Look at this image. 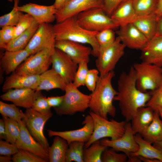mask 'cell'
<instances>
[{
  "label": "cell",
  "instance_id": "cell-1",
  "mask_svg": "<svg viewBox=\"0 0 162 162\" xmlns=\"http://www.w3.org/2000/svg\"><path fill=\"white\" fill-rule=\"evenodd\" d=\"M118 91L114 100L118 102L121 113L126 122L133 118L138 110L146 106L150 99V92L139 90L136 85V75L133 66L128 72H123L118 81Z\"/></svg>",
  "mask_w": 162,
  "mask_h": 162
},
{
  "label": "cell",
  "instance_id": "cell-2",
  "mask_svg": "<svg viewBox=\"0 0 162 162\" xmlns=\"http://www.w3.org/2000/svg\"><path fill=\"white\" fill-rule=\"evenodd\" d=\"M115 75L114 72L112 71L100 76L95 89L90 94L88 107L90 111L106 119L108 115L114 117L116 113L113 102L117 91L112 84Z\"/></svg>",
  "mask_w": 162,
  "mask_h": 162
},
{
  "label": "cell",
  "instance_id": "cell-3",
  "mask_svg": "<svg viewBox=\"0 0 162 162\" xmlns=\"http://www.w3.org/2000/svg\"><path fill=\"white\" fill-rule=\"evenodd\" d=\"M56 40H68L90 45L92 55L97 57L99 46L96 40L97 32L91 31L82 27L77 21L76 16L69 17L53 26Z\"/></svg>",
  "mask_w": 162,
  "mask_h": 162
},
{
  "label": "cell",
  "instance_id": "cell-4",
  "mask_svg": "<svg viewBox=\"0 0 162 162\" xmlns=\"http://www.w3.org/2000/svg\"><path fill=\"white\" fill-rule=\"evenodd\" d=\"M94 122L93 134L89 140L85 143L84 148L89 146L94 142L100 140L110 137L111 140L119 138L124 134L126 122H118L113 119L109 120L90 111Z\"/></svg>",
  "mask_w": 162,
  "mask_h": 162
},
{
  "label": "cell",
  "instance_id": "cell-5",
  "mask_svg": "<svg viewBox=\"0 0 162 162\" xmlns=\"http://www.w3.org/2000/svg\"><path fill=\"white\" fill-rule=\"evenodd\" d=\"M64 91L62 104L54 108L59 116H73L77 112H83L88 108L90 95L80 92L73 82L67 84Z\"/></svg>",
  "mask_w": 162,
  "mask_h": 162
},
{
  "label": "cell",
  "instance_id": "cell-6",
  "mask_svg": "<svg viewBox=\"0 0 162 162\" xmlns=\"http://www.w3.org/2000/svg\"><path fill=\"white\" fill-rule=\"evenodd\" d=\"M78 23L88 31L99 32L104 29H115L119 27L118 23L108 15L103 8H93L76 15Z\"/></svg>",
  "mask_w": 162,
  "mask_h": 162
},
{
  "label": "cell",
  "instance_id": "cell-7",
  "mask_svg": "<svg viewBox=\"0 0 162 162\" xmlns=\"http://www.w3.org/2000/svg\"><path fill=\"white\" fill-rule=\"evenodd\" d=\"M133 67L136 73V87L142 92L153 91L162 81V67L143 62L135 63Z\"/></svg>",
  "mask_w": 162,
  "mask_h": 162
},
{
  "label": "cell",
  "instance_id": "cell-8",
  "mask_svg": "<svg viewBox=\"0 0 162 162\" xmlns=\"http://www.w3.org/2000/svg\"><path fill=\"white\" fill-rule=\"evenodd\" d=\"M126 47L117 36L112 44L99 49L95 64L100 76L113 71L117 63L124 55Z\"/></svg>",
  "mask_w": 162,
  "mask_h": 162
},
{
  "label": "cell",
  "instance_id": "cell-9",
  "mask_svg": "<svg viewBox=\"0 0 162 162\" xmlns=\"http://www.w3.org/2000/svg\"><path fill=\"white\" fill-rule=\"evenodd\" d=\"M55 48L46 49L31 55L17 68L15 72L21 75L42 74L52 64L51 56Z\"/></svg>",
  "mask_w": 162,
  "mask_h": 162
},
{
  "label": "cell",
  "instance_id": "cell-10",
  "mask_svg": "<svg viewBox=\"0 0 162 162\" xmlns=\"http://www.w3.org/2000/svg\"><path fill=\"white\" fill-rule=\"evenodd\" d=\"M24 114L25 116L22 121L29 132L48 151L50 146L44 135L43 130L46 122L52 116V113L43 114L30 108L26 109Z\"/></svg>",
  "mask_w": 162,
  "mask_h": 162
},
{
  "label": "cell",
  "instance_id": "cell-11",
  "mask_svg": "<svg viewBox=\"0 0 162 162\" xmlns=\"http://www.w3.org/2000/svg\"><path fill=\"white\" fill-rule=\"evenodd\" d=\"M56 41L53 26L50 23L39 25L25 49L31 55L46 49H54Z\"/></svg>",
  "mask_w": 162,
  "mask_h": 162
},
{
  "label": "cell",
  "instance_id": "cell-12",
  "mask_svg": "<svg viewBox=\"0 0 162 162\" xmlns=\"http://www.w3.org/2000/svg\"><path fill=\"white\" fill-rule=\"evenodd\" d=\"M52 68L67 84L73 82L78 64L65 53L55 48L51 56Z\"/></svg>",
  "mask_w": 162,
  "mask_h": 162
},
{
  "label": "cell",
  "instance_id": "cell-13",
  "mask_svg": "<svg viewBox=\"0 0 162 162\" xmlns=\"http://www.w3.org/2000/svg\"><path fill=\"white\" fill-rule=\"evenodd\" d=\"M135 135L131 123L126 122L124 133L120 137L115 140L105 138L100 141L103 145L110 147L116 152H122L128 157L131 153L137 152L139 148Z\"/></svg>",
  "mask_w": 162,
  "mask_h": 162
},
{
  "label": "cell",
  "instance_id": "cell-14",
  "mask_svg": "<svg viewBox=\"0 0 162 162\" xmlns=\"http://www.w3.org/2000/svg\"><path fill=\"white\" fill-rule=\"evenodd\" d=\"M104 0H71L61 8L56 14V23L61 22L80 13L94 8L104 9Z\"/></svg>",
  "mask_w": 162,
  "mask_h": 162
},
{
  "label": "cell",
  "instance_id": "cell-15",
  "mask_svg": "<svg viewBox=\"0 0 162 162\" xmlns=\"http://www.w3.org/2000/svg\"><path fill=\"white\" fill-rule=\"evenodd\" d=\"M83 126L78 129L58 131L47 130L48 135L50 137L58 136L65 140L69 144L74 141L87 142L93 134L94 124L92 116L89 114L85 117L82 122Z\"/></svg>",
  "mask_w": 162,
  "mask_h": 162
},
{
  "label": "cell",
  "instance_id": "cell-16",
  "mask_svg": "<svg viewBox=\"0 0 162 162\" xmlns=\"http://www.w3.org/2000/svg\"><path fill=\"white\" fill-rule=\"evenodd\" d=\"M116 32L121 42L128 48L141 50L149 40L132 23L121 26Z\"/></svg>",
  "mask_w": 162,
  "mask_h": 162
},
{
  "label": "cell",
  "instance_id": "cell-17",
  "mask_svg": "<svg viewBox=\"0 0 162 162\" xmlns=\"http://www.w3.org/2000/svg\"><path fill=\"white\" fill-rule=\"evenodd\" d=\"M55 47L67 54L78 64L85 62L88 63L92 49L82 44L68 40H56Z\"/></svg>",
  "mask_w": 162,
  "mask_h": 162
},
{
  "label": "cell",
  "instance_id": "cell-18",
  "mask_svg": "<svg viewBox=\"0 0 162 162\" xmlns=\"http://www.w3.org/2000/svg\"><path fill=\"white\" fill-rule=\"evenodd\" d=\"M18 122L20 133L15 144L18 148L30 152L49 162L48 151L31 135L22 120Z\"/></svg>",
  "mask_w": 162,
  "mask_h": 162
},
{
  "label": "cell",
  "instance_id": "cell-19",
  "mask_svg": "<svg viewBox=\"0 0 162 162\" xmlns=\"http://www.w3.org/2000/svg\"><path fill=\"white\" fill-rule=\"evenodd\" d=\"M17 9L31 15L39 24L54 22L56 20V14L58 10L53 4L46 6L31 3L19 6Z\"/></svg>",
  "mask_w": 162,
  "mask_h": 162
},
{
  "label": "cell",
  "instance_id": "cell-20",
  "mask_svg": "<svg viewBox=\"0 0 162 162\" xmlns=\"http://www.w3.org/2000/svg\"><path fill=\"white\" fill-rule=\"evenodd\" d=\"M40 80V75H21L14 72L6 77L2 89L3 91H8L13 88H31L35 91Z\"/></svg>",
  "mask_w": 162,
  "mask_h": 162
},
{
  "label": "cell",
  "instance_id": "cell-21",
  "mask_svg": "<svg viewBox=\"0 0 162 162\" xmlns=\"http://www.w3.org/2000/svg\"><path fill=\"white\" fill-rule=\"evenodd\" d=\"M36 91L31 88L10 89L0 96L3 100L12 102L17 106L32 108L35 98Z\"/></svg>",
  "mask_w": 162,
  "mask_h": 162
},
{
  "label": "cell",
  "instance_id": "cell-22",
  "mask_svg": "<svg viewBox=\"0 0 162 162\" xmlns=\"http://www.w3.org/2000/svg\"><path fill=\"white\" fill-rule=\"evenodd\" d=\"M141 50L142 62L162 67V35L156 34Z\"/></svg>",
  "mask_w": 162,
  "mask_h": 162
},
{
  "label": "cell",
  "instance_id": "cell-23",
  "mask_svg": "<svg viewBox=\"0 0 162 162\" xmlns=\"http://www.w3.org/2000/svg\"><path fill=\"white\" fill-rule=\"evenodd\" d=\"M31 54L25 49L17 51L5 50L0 60L1 70L6 75L15 72Z\"/></svg>",
  "mask_w": 162,
  "mask_h": 162
},
{
  "label": "cell",
  "instance_id": "cell-24",
  "mask_svg": "<svg viewBox=\"0 0 162 162\" xmlns=\"http://www.w3.org/2000/svg\"><path fill=\"white\" fill-rule=\"evenodd\" d=\"M111 17L121 26L132 23L138 17L132 0H125L120 3L114 11Z\"/></svg>",
  "mask_w": 162,
  "mask_h": 162
},
{
  "label": "cell",
  "instance_id": "cell-25",
  "mask_svg": "<svg viewBox=\"0 0 162 162\" xmlns=\"http://www.w3.org/2000/svg\"><path fill=\"white\" fill-rule=\"evenodd\" d=\"M40 82L35 91H48L55 88L64 91L67 85L62 77L52 68L40 75Z\"/></svg>",
  "mask_w": 162,
  "mask_h": 162
},
{
  "label": "cell",
  "instance_id": "cell-26",
  "mask_svg": "<svg viewBox=\"0 0 162 162\" xmlns=\"http://www.w3.org/2000/svg\"><path fill=\"white\" fill-rule=\"evenodd\" d=\"M154 112L152 108L146 106L138 110L131 123L135 135L140 134L151 124L153 118Z\"/></svg>",
  "mask_w": 162,
  "mask_h": 162
},
{
  "label": "cell",
  "instance_id": "cell-27",
  "mask_svg": "<svg viewBox=\"0 0 162 162\" xmlns=\"http://www.w3.org/2000/svg\"><path fill=\"white\" fill-rule=\"evenodd\" d=\"M135 138L139 145V148L137 152L131 153L129 156H141L162 162V151L144 140L140 134H136L135 135Z\"/></svg>",
  "mask_w": 162,
  "mask_h": 162
},
{
  "label": "cell",
  "instance_id": "cell-28",
  "mask_svg": "<svg viewBox=\"0 0 162 162\" xmlns=\"http://www.w3.org/2000/svg\"><path fill=\"white\" fill-rule=\"evenodd\" d=\"M39 24L35 20L26 30L14 38L7 46L5 49L9 51H17L26 47L38 29Z\"/></svg>",
  "mask_w": 162,
  "mask_h": 162
},
{
  "label": "cell",
  "instance_id": "cell-29",
  "mask_svg": "<svg viewBox=\"0 0 162 162\" xmlns=\"http://www.w3.org/2000/svg\"><path fill=\"white\" fill-rule=\"evenodd\" d=\"M132 23L149 41L156 34L157 17L156 14L138 17Z\"/></svg>",
  "mask_w": 162,
  "mask_h": 162
},
{
  "label": "cell",
  "instance_id": "cell-30",
  "mask_svg": "<svg viewBox=\"0 0 162 162\" xmlns=\"http://www.w3.org/2000/svg\"><path fill=\"white\" fill-rule=\"evenodd\" d=\"M158 112H154L151 124L140 134L146 141L152 143L162 140V121Z\"/></svg>",
  "mask_w": 162,
  "mask_h": 162
},
{
  "label": "cell",
  "instance_id": "cell-31",
  "mask_svg": "<svg viewBox=\"0 0 162 162\" xmlns=\"http://www.w3.org/2000/svg\"><path fill=\"white\" fill-rule=\"evenodd\" d=\"M53 143L48 150L50 162H65L68 144L63 138L55 136Z\"/></svg>",
  "mask_w": 162,
  "mask_h": 162
},
{
  "label": "cell",
  "instance_id": "cell-32",
  "mask_svg": "<svg viewBox=\"0 0 162 162\" xmlns=\"http://www.w3.org/2000/svg\"><path fill=\"white\" fill-rule=\"evenodd\" d=\"M138 17H144L155 14L158 0H132Z\"/></svg>",
  "mask_w": 162,
  "mask_h": 162
},
{
  "label": "cell",
  "instance_id": "cell-33",
  "mask_svg": "<svg viewBox=\"0 0 162 162\" xmlns=\"http://www.w3.org/2000/svg\"><path fill=\"white\" fill-rule=\"evenodd\" d=\"M106 147L102 145L99 140L92 143L83 152V162H102L101 157Z\"/></svg>",
  "mask_w": 162,
  "mask_h": 162
},
{
  "label": "cell",
  "instance_id": "cell-34",
  "mask_svg": "<svg viewBox=\"0 0 162 162\" xmlns=\"http://www.w3.org/2000/svg\"><path fill=\"white\" fill-rule=\"evenodd\" d=\"M85 143L79 141L70 143L66 153L65 162H83V152Z\"/></svg>",
  "mask_w": 162,
  "mask_h": 162
},
{
  "label": "cell",
  "instance_id": "cell-35",
  "mask_svg": "<svg viewBox=\"0 0 162 162\" xmlns=\"http://www.w3.org/2000/svg\"><path fill=\"white\" fill-rule=\"evenodd\" d=\"M20 0H14V7L9 13L0 17V27L5 26H15L17 24L23 14L18 9Z\"/></svg>",
  "mask_w": 162,
  "mask_h": 162
},
{
  "label": "cell",
  "instance_id": "cell-36",
  "mask_svg": "<svg viewBox=\"0 0 162 162\" xmlns=\"http://www.w3.org/2000/svg\"><path fill=\"white\" fill-rule=\"evenodd\" d=\"M14 104H9L0 101V113L2 117L8 118L18 122L22 120L24 113Z\"/></svg>",
  "mask_w": 162,
  "mask_h": 162
},
{
  "label": "cell",
  "instance_id": "cell-37",
  "mask_svg": "<svg viewBox=\"0 0 162 162\" xmlns=\"http://www.w3.org/2000/svg\"><path fill=\"white\" fill-rule=\"evenodd\" d=\"M5 127L6 140L10 143L15 144L20 133L19 123L8 118L2 117Z\"/></svg>",
  "mask_w": 162,
  "mask_h": 162
},
{
  "label": "cell",
  "instance_id": "cell-38",
  "mask_svg": "<svg viewBox=\"0 0 162 162\" xmlns=\"http://www.w3.org/2000/svg\"><path fill=\"white\" fill-rule=\"evenodd\" d=\"M113 30L107 28L97 32L96 38L100 48L108 46L115 42L116 37V32Z\"/></svg>",
  "mask_w": 162,
  "mask_h": 162
},
{
  "label": "cell",
  "instance_id": "cell-39",
  "mask_svg": "<svg viewBox=\"0 0 162 162\" xmlns=\"http://www.w3.org/2000/svg\"><path fill=\"white\" fill-rule=\"evenodd\" d=\"M14 162H47L36 154L27 151L19 149L12 157Z\"/></svg>",
  "mask_w": 162,
  "mask_h": 162
},
{
  "label": "cell",
  "instance_id": "cell-40",
  "mask_svg": "<svg viewBox=\"0 0 162 162\" xmlns=\"http://www.w3.org/2000/svg\"><path fill=\"white\" fill-rule=\"evenodd\" d=\"M46 98L42 94L41 91H36L35 97L32 108L43 114L51 113L50 110L51 107L49 105Z\"/></svg>",
  "mask_w": 162,
  "mask_h": 162
},
{
  "label": "cell",
  "instance_id": "cell-41",
  "mask_svg": "<svg viewBox=\"0 0 162 162\" xmlns=\"http://www.w3.org/2000/svg\"><path fill=\"white\" fill-rule=\"evenodd\" d=\"M128 157L125 153H118L111 148H107L104 151L101 157L102 162H126Z\"/></svg>",
  "mask_w": 162,
  "mask_h": 162
},
{
  "label": "cell",
  "instance_id": "cell-42",
  "mask_svg": "<svg viewBox=\"0 0 162 162\" xmlns=\"http://www.w3.org/2000/svg\"><path fill=\"white\" fill-rule=\"evenodd\" d=\"M151 96L146 106L152 108L155 111L162 107V81L153 91L150 92Z\"/></svg>",
  "mask_w": 162,
  "mask_h": 162
},
{
  "label": "cell",
  "instance_id": "cell-43",
  "mask_svg": "<svg viewBox=\"0 0 162 162\" xmlns=\"http://www.w3.org/2000/svg\"><path fill=\"white\" fill-rule=\"evenodd\" d=\"M88 63L84 62L78 64V68L73 82L74 85L77 87L85 85V80L88 71Z\"/></svg>",
  "mask_w": 162,
  "mask_h": 162
},
{
  "label": "cell",
  "instance_id": "cell-44",
  "mask_svg": "<svg viewBox=\"0 0 162 162\" xmlns=\"http://www.w3.org/2000/svg\"><path fill=\"white\" fill-rule=\"evenodd\" d=\"M34 20L31 15L27 13L23 14L17 24L15 26L14 38L27 29Z\"/></svg>",
  "mask_w": 162,
  "mask_h": 162
},
{
  "label": "cell",
  "instance_id": "cell-45",
  "mask_svg": "<svg viewBox=\"0 0 162 162\" xmlns=\"http://www.w3.org/2000/svg\"><path fill=\"white\" fill-rule=\"evenodd\" d=\"M15 26H8L2 28L0 30V47L4 49L13 39Z\"/></svg>",
  "mask_w": 162,
  "mask_h": 162
},
{
  "label": "cell",
  "instance_id": "cell-46",
  "mask_svg": "<svg viewBox=\"0 0 162 162\" xmlns=\"http://www.w3.org/2000/svg\"><path fill=\"white\" fill-rule=\"evenodd\" d=\"M98 69H91L88 70L85 82V86L92 92L95 89L100 76Z\"/></svg>",
  "mask_w": 162,
  "mask_h": 162
},
{
  "label": "cell",
  "instance_id": "cell-47",
  "mask_svg": "<svg viewBox=\"0 0 162 162\" xmlns=\"http://www.w3.org/2000/svg\"><path fill=\"white\" fill-rule=\"evenodd\" d=\"M6 140L0 139V154L2 155H14L18 151L19 149L16 144L10 143Z\"/></svg>",
  "mask_w": 162,
  "mask_h": 162
},
{
  "label": "cell",
  "instance_id": "cell-48",
  "mask_svg": "<svg viewBox=\"0 0 162 162\" xmlns=\"http://www.w3.org/2000/svg\"><path fill=\"white\" fill-rule=\"evenodd\" d=\"M104 9L106 13L111 16L112 14L120 3L125 0H104Z\"/></svg>",
  "mask_w": 162,
  "mask_h": 162
},
{
  "label": "cell",
  "instance_id": "cell-49",
  "mask_svg": "<svg viewBox=\"0 0 162 162\" xmlns=\"http://www.w3.org/2000/svg\"><path fill=\"white\" fill-rule=\"evenodd\" d=\"M64 95L61 96H52L46 98L47 101L51 107L54 108L59 106L62 104Z\"/></svg>",
  "mask_w": 162,
  "mask_h": 162
},
{
  "label": "cell",
  "instance_id": "cell-50",
  "mask_svg": "<svg viewBox=\"0 0 162 162\" xmlns=\"http://www.w3.org/2000/svg\"><path fill=\"white\" fill-rule=\"evenodd\" d=\"M0 139L5 140L6 139L5 124L3 118L0 119Z\"/></svg>",
  "mask_w": 162,
  "mask_h": 162
},
{
  "label": "cell",
  "instance_id": "cell-51",
  "mask_svg": "<svg viewBox=\"0 0 162 162\" xmlns=\"http://www.w3.org/2000/svg\"><path fill=\"white\" fill-rule=\"evenodd\" d=\"M156 34L162 35V14L160 15L157 19Z\"/></svg>",
  "mask_w": 162,
  "mask_h": 162
},
{
  "label": "cell",
  "instance_id": "cell-52",
  "mask_svg": "<svg viewBox=\"0 0 162 162\" xmlns=\"http://www.w3.org/2000/svg\"><path fill=\"white\" fill-rule=\"evenodd\" d=\"M70 0H55L53 5L57 10H58L63 7Z\"/></svg>",
  "mask_w": 162,
  "mask_h": 162
},
{
  "label": "cell",
  "instance_id": "cell-53",
  "mask_svg": "<svg viewBox=\"0 0 162 162\" xmlns=\"http://www.w3.org/2000/svg\"><path fill=\"white\" fill-rule=\"evenodd\" d=\"M155 14L157 17H158L162 14V0H158V5Z\"/></svg>",
  "mask_w": 162,
  "mask_h": 162
},
{
  "label": "cell",
  "instance_id": "cell-54",
  "mask_svg": "<svg viewBox=\"0 0 162 162\" xmlns=\"http://www.w3.org/2000/svg\"><path fill=\"white\" fill-rule=\"evenodd\" d=\"M128 162H141L139 156L130 155L128 157Z\"/></svg>",
  "mask_w": 162,
  "mask_h": 162
},
{
  "label": "cell",
  "instance_id": "cell-55",
  "mask_svg": "<svg viewBox=\"0 0 162 162\" xmlns=\"http://www.w3.org/2000/svg\"><path fill=\"white\" fill-rule=\"evenodd\" d=\"M11 155H2L0 156V162H10L12 160Z\"/></svg>",
  "mask_w": 162,
  "mask_h": 162
},
{
  "label": "cell",
  "instance_id": "cell-56",
  "mask_svg": "<svg viewBox=\"0 0 162 162\" xmlns=\"http://www.w3.org/2000/svg\"><path fill=\"white\" fill-rule=\"evenodd\" d=\"M139 157L142 161L144 162H159L158 160H156L145 158L141 156H139Z\"/></svg>",
  "mask_w": 162,
  "mask_h": 162
},
{
  "label": "cell",
  "instance_id": "cell-57",
  "mask_svg": "<svg viewBox=\"0 0 162 162\" xmlns=\"http://www.w3.org/2000/svg\"><path fill=\"white\" fill-rule=\"evenodd\" d=\"M153 144L154 147L162 151V140L156 142Z\"/></svg>",
  "mask_w": 162,
  "mask_h": 162
},
{
  "label": "cell",
  "instance_id": "cell-58",
  "mask_svg": "<svg viewBox=\"0 0 162 162\" xmlns=\"http://www.w3.org/2000/svg\"><path fill=\"white\" fill-rule=\"evenodd\" d=\"M158 112L162 121V107L160 108L158 110Z\"/></svg>",
  "mask_w": 162,
  "mask_h": 162
},
{
  "label": "cell",
  "instance_id": "cell-59",
  "mask_svg": "<svg viewBox=\"0 0 162 162\" xmlns=\"http://www.w3.org/2000/svg\"><path fill=\"white\" fill-rule=\"evenodd\" d=\"M9 2H14V0H6Z\"/></svg>",
  "mask_w": 162,
  "mask_h": 162
}]
</instances>
